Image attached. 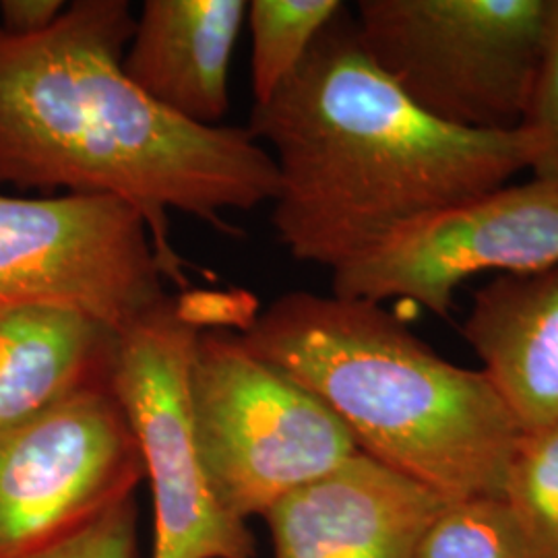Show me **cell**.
I'll return each mask as SVG.
<instances>
[{"mask_svg": "<svg viewBox=\"0 0 558 558\" xmlns=\"http://www.w3.org/2000/svg\"><path fill=\"white\" fill-rule=\"evenodd\" d=\"M135 21L129 0H75L36 38L0 32V186L124 201L184 292L170 211L230 232L226 211L276 199L278 168L248 126L179 119L124 75Z\"/></svg>", "mask_w": 558, "mask_h": 558, "instance_id": "6da1fadb", "label": "cell"}, {"mask_svg": "<svg viewBox=\"0 0 558 558\" xmlns=\"http://www.w3.org/2000/svg\"><path fill=\"white\" fill-rule=\"evenodd\" d=\"M271 147V223L286 251L336 271L414 221L534 170L523 126L468 131L430 117L366 54L345 9L278 92L253 106Z\"/></svg>", "mask_w": 558, "mask_h": 558, "instance_id": "7a4b0ae2", "label": "cell"}, {"mask_svg": "<svg viewBox=\"0 0 558 558\" xmlns=\"http://www.w3.org/2000/svg\"><path fill=\"white\" fill-rule=\"evenodd\" d=\"M240 338L315 393L362 453L447 502L502 499L518 422L482 371L442 359L380 304L288 292Z\"/></svg>", "mask_w": 558, "mask_h": 558, "instance_id": "3957f363", "label": "cell"}, {"mask_svg": "<svg viewBox=\"0 0 558 558\" xmlns=\"http://www.w3.org/2000/svg\"><path fill=\"white\" fill-rule=\"evenodd\" d=\"M189 405L207 482L221 507L246 523L359 453L341 420L239 331H201Z\"/></svg>", "mask_w": 558, "mask_h": 558, "instance_id": "277c9868", "label": "cell"}, {"mask_svg": "<svg viewBox=\"0 0 558 558\" xmlns=\"http://www.w3.org/2000/svg\"><path fill=\"white\" fill-rule=\"evenodd\" d=\"M553 0H360L362 48L430 117L513 131L527 114Z\"/></svg>", "mask_w": 558, "mask_h": 558, "instance_id": "5b68a950", "label": "cell"}, {"mask_svg": "<svg viewBox=\"0 0 558 558\" xmlns=\"http://www.w3.org/2000/svg\"><path fill=\"white\" fill-rule=\"evenodd\" d=\"M209 329L203 292L166 294L119 331L112 389L140 442L154 502L151 558H255L246 521L216 499L201 463L189 366Z\"/></svg>", "mask_w": 558, "mask_h": 558, "instance_id": "8992f818", "label": "cell"}, {"mask_svg": "<svg viewBox=\"0 0 558 558\" xmlns=\"http://www.w3.org/2000/svg\"><path fill=\"white\" fill-rule=\"evenodd\" d=\"M140 214L100 195L0 193V308L62 306L122 329L163 299Z\"/></svg>", "mask_w": 558, "mask_h": 558, "instance_id": "52a82bcc", "label": "cell"}, {"mask_svg": "<svg viewBox=\"0 0 558 558\" xmlns=\"http://www.w3.org/2000/svg\"><path fill=\"white\" fill-rule=\"evenodd\" d=\"M145 480L140 442L112 383L0 426V558L75 534Z\"/></svg>", "mask_w": 558, "mask_h": 558, "instance_id": "ba28073f", "label": "cell"}, {"mask_svg": "<svg viewBox=\"0 0 558 558\" xmlns=\"http://www.w3.org/2000/svg\"><path fill=\"white\" fill-rule=\"evenodd\" d=\"M558 265V180L534 179L461 201L398 230L338 267L333 296L412 300L447 315L461 283L482 274Z\"/></svg>", "mask_w": 558, "mask_h": 558, "instance_id": "9c48e42d", "label": "cell"}, {"mask_svg": "<svg viewBox=\"0 0 558 558\" xmlns=\"http://www.w3.org/2000/svg\"><path fill=\"white\" fill-rule=\"evenodd\" d=\"M447 500L359 451L265 511L274 558H416Z\"/></svg>", "mask_w": 558, "mask_h": 558, "instance_id": "30bf717a", "label": "cell"}, {"mask_svg": "<svg viewBox=\"0 0 558 558\" xmlns=\"http://www.w3.org/2000/svg\"><path fill=\"white\" fill-rule=\"evenodd\" d=\"M246 0H145L122 69L174 117L220 126Z\"/></svg>", "mask_w": 558, "mask_h": 558, "instance_id": "8fae6325", "label": "cell"}, {"mask_svg": "<svg viewBox=\"0 0 558 558\" xmlns=\"http://www.w3.org/2000/svg\"><path fill=\"white\" fill-rule=\"evenodd\" d=\"M463 336L521 433L557 422L558 265L488 281Z\"/></svg>", "mask_w": 558, "mask_h": 558, "instance_id": "7c38bea8", "label": "cell"}, {"mask_svg": "<svg viewBox=\"0 0 558 558\" xmlns=\"http://www.w3.org/2000/svg\"><path fill=\"white\" fill-rule=\"evenodd\" d=\"M119 329L73 308H0V426L112 383Z\"/></svg>", "mask_w": 558, "mask_h": 558, "instance_id": "4fadbf2b", "label": "cell"}, {"mask_svg": "<svg viewBox=\"0 0 558 558\" xmlns=\"http://www.w3.org/2000/svg\"><path fill=\"white\" fill-rule=\"evenodd\" d=\"M343 11L338 0H253L251 80L255 106L269 100L299 69L327 25Z\"/></svg>", "mask_w": 558, "mask_h": 558, "instance_id": "5bb4252c", "label": "cell"}, {"mask_svg": "<svg viewBox=\"0 0 558 558\" xmlns=\"http://www.w3.org/2000/svg\"><path fill=\"white\" fill-rule=\"evenodd\" d=\"M502 500L532 558H558V420L521 433Z\"/></svg>", "mask_w": 558, "mask_h": 558, "instance_id": "9a60e30c", "label": "cell"}, {"mask_svg": "<svg viewBox=\"0 0 558 558\" xmlns=\"http://www.w3.org/2000/svg\"><path fill=\"white\" fill-rule=\"evenodd\" d=\"M416 558H532L507 502L453 500L420 539Z\"/></svg>", "mask_w": 558, "mask_h": 558, "instance_id": "2e32d148", "label": "cell"}, {"mask_svg": "<svg viewBox=\"0 0 558 558\" xmlns=\"http://www.w3.org/2000/svg\"><path fill=\"white\" fill-rule=\"evenodd\" d=\"M521 126L532 133L538 147L532 174L536 179L558 180V0L550 2L546 38Z\"/></svg>", "mask_w": 558, "mask_h": 558, "instance_id": "e0dca14e", "label": "cell"}, {"mask_svg": "<svg viewBox=\"0 0 558 558\" xmlns=\"http://www.w3.org/2000/svg\"><path fill=\"white\" fill-rule=\"evenodd\" d=\"M15 558H137V507L124 500L75 534Z\"/></svg>", "mask_w": 558, "mask_h": 558, "instance_id": "ac0fdd59", "label": "cell"}, {"mask_svg": "<svg viewBox=\"0 0 558 558\" xmlns=\"http://www.w3.org/2000/svg\"><path fill=\"white\" fill-rule=\"evenodd\" d=\"M66 2L62 0H0V32L9 38H36L48 32Z\"/></svg>", "mask_w": 558, "mask_h": 558, "instance_id": "d6986e66", "label": "cell"}]
</instances>
